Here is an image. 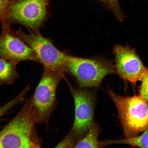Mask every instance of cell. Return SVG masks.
Segmentation results:
<instances>
[{"label":"cell","mask_w":148,"mask_h":148,"mask_svg":"<svg viewBox=\"0 0 148 148\" xmlns=\"http://www.w3.org/2000/svg\"><path fill=\"white\" fill-rule=\"evenodd\" d=\"M101 129L94 123L86 134L77 142L75 148H101L103 147V142L99 141V136Z\"/></svg>","instance_id":"8fae6325"},{"label":"cell","mask_w":148,"mask_h":148,"mask_svg":"<svg viewBox=\"0 0 148 148\" xmlns=\"http://www.w3.org/2000/svg\"><path fill=\"white\" fill-rule=\"evenodd\" d=\"M108 93L116 107L126 138L148 130V103L141 96L122 97L110 88Z\"/></svg>","instance_id":"7a4b0ae2"},{"label":"cell","mask_w":148,"mask_h":148,"mask_svg":"<svg viewBox=\"0 0 148 148\" xmlns=\"http://www.w3.org/2000/svg\"><path fill=\"white\" fill-rule=\"evenodd\" d=\"M66 72L82 88H96L107 76L116 73L115 66L101 58H82L67 55Z\"/></svg>","instance_id":"277c9868"},{"label":"cell","mask_w":148,"mask_h":148,"mask_svg":"<svg viewBox=\"0 0 148 148\" xmlns=\"http://www.w3.org/2000/svg\"><path fill=\"white\" fill-rule=\"evenodd\" d=\"M37 123L31 97L14 117L0 131V148L41 147V140L36 131Z\"/></svg>","instance_id":"6da1fadb"},{"label":"cell","mask_w":148,"mask_h":148,"mask_svg":"<svg viewBox=\"0 0 148 148\" xmlns=\"http://www.w3.org/2000/svg\"><path fill=\"white\" fill-rule=\"evenodd\" d=\"M64 75L44 68L41 79L31 97L38 123L46 125L49 123L52 112L56 106L57 87Z\"/></svg>","instance_id":"8992f818"},{"label":"cell","mask_w":148,"mask_h":148,"mask_svg":"<svg viewBox=\"0 0 148 148\" xmlns=\"http://www.w3.org/2000/svg\"><path fill=\"white\" fill-rule=\"evenodd\" d=\"M112 12L118 21L123 22L125 17L118 0H97Z\"/></svg>","instance_id":"4fadbf2b"},{"label":"cell","mask_w":148,"mask_h":148,"mask_svg":"<svg viewBox=\"0 0 148 148\" xmlns=\"http://www.w3.org/2000/svg\"><path fill=\"white\" fill-rule=\"evenodd\" d=\"M17 64L12 61L0 58V85L12 84L18 78Z\"/></svg>","instance_id":"30bf717a"},{"label":"cell","mask_w":148,"mask_h":148,"mask_svg":"<svg viewBox=\"0 0 148 148\" xmlns=\"http://www.w3.org/2000/svg\"><path fill=\"white\" fill-rule=\"evenodd\" d=\"M0 58L16 64L25 61L39 63L32 48L15 35L10 26L2 24L0 34Z\"/></svg>","instance_id":"9c48e42d"},{"label":"cell","mask_w":148,"mask_h":148,"mask_svg":"<svg viewBox=\"0 0 148 148\" xmlns=\"http://www.w3.org/2000/svg\"><path fill=\"white\" fill-rule=\"evenodd\" d=\"M147 71L142 77V84L140 87V95L148 102V67Z\"/></svg>","instance_id":"9a60e30c"},{"label":"cell","mask_w":148,"mask_h":148,"mask_svg":"<svg viewBox=\"0 0 148 148\" xmlns=\"http://www.w3.org/2000/svg\"><path fill=\"white\" fill-rule=\"evenodd\" d=\"M69 85L75 105V120L69 134L77 142L94 123L95 95L93 92L75 88Z\"/></svg>","instance_id":"52a82bcc"},{"label":"cell","mask_w":148,"mask_h":148,"mask_svg":"<svg viewBox=\"0 0 148 148\" xmlns=\"http://www.w3.org/2000/svg\"><path fill=\"white\" fill-rule=\"evenodd\" d=\"M49 0H12L2 24L21 25L38 33L49 17Z\"/></svg>","instance_id":"3957f363"},{"label":"cell","mask_w":148,"mask_h":148,"mask_svg":"<svg viewBox=\"0 0 148 148\" xmlns=\"http://www.w3.org/2000/svg\"><path fill=\"white\" fill-rule=\"evenodd\" d=\"M143 134L135 137L116 140H106V146L113 144H126L133 147L148 148V130L144 131Z\"/></svg>","instance_id":"7c38bea8"},{"label":"cell","mask_w":148,"mask_h":148,"mask_svg":"<svg viewBox=\"0 0 148 148\" xmlns=\"http://www.w3.org/2000/svg\"><path fill=\"white\" fill-rule=\"evenodd\" d=\"M10 0H0V22L1 23L4 18Z\"/></svg>","instance_id":"e0dca14e"},{"label":"cell","mask_w":148,"mask_h":148,"mask_svg":"<svg viewBox=\"0 0 148 148\" xmlns=\"http://www.w3.org/2000/svg\"><path fill=\"white\" fill-rule=\"evenodd\" d=\"M114 53L116 73L123 80L134 84L141 81L147 68L135 50L128 46L116 45Z\"/></svg>","instance_id":"ba28073f"},{"label":"cell","mask_w":148,"mask_h":148,"mask_svg":"<svg viewBox=\"0 0 148 148\" xmlns=\"http://www.w3.org/2000/svg\"><path fill=\"white\" fill-rule=\"evenodd\" d=\"M13 32L32 48L44 68L63 74L66 72L68 55L57 49L50 38L44 37L40 32L27 34L21 29Z\"/></svg>","instance_id":"5b68a950"},{"label":"cell","mask_w":148,"mask_h":148,"mask_svg":"<svg viewBox=\"0 0 148 148\" xmlns=\"http://www.w3.org/2000/svg\"><path fill=\"white\" fill-rule=\"evenodd\" d=\"M77 142L69 134L67 135L56 147L71 148L75 147Z\"/></svg>","instance_id":"2e32d148"},{"label":"cell","mask_w":148,"mask_h":148,"mask_svg":"<svg viewBox=\"0 0 148 148\" xmlns=\"http://www.w3.org/2000/svg\"><path fill=\"white\" fill-rule=\"evenodd\" d=\"M27 93V90L24 89L14 99L0 107V121L3 116L8 114L11 110L24 101Z\"/></svg>","instance_id":"5bb4252c"}]
</instances>
